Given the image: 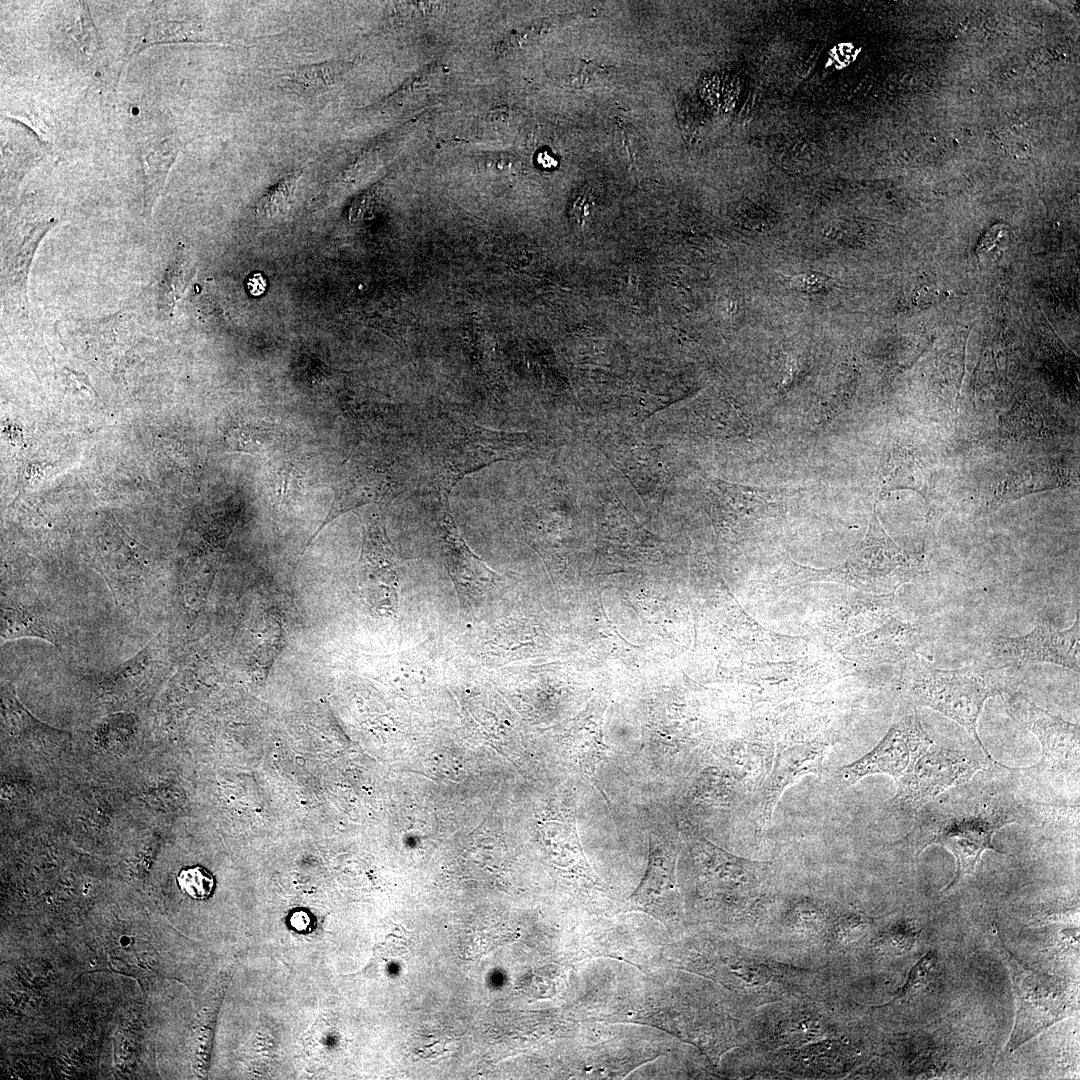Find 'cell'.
I'll return each mask as SVG.
<instances>
[{
  "instance_id": "cell-10",
  "label": "cell",
  "mask_w": 1080,
  "mask_h": 1080,
  "mask_svg": "<svg viewBox=\"0 0 1080 1080\" xmlns=\"http://www.w3.org/2000/svg\"><path fill=\"white\" fill-rule=\"evenodd\" d=\"M402 485L399 473L391 465L357 463L349 468L342 479L334 486V497L328 514L313 534L309 542L330 521L355 508L383 500L388 495L399 492Z\"/></svg>"
},
{
  "instance_id": "cell-16",
  "label": "cell",
  "mask_w": 1080,
  "mask_h": 1080,
  "mask_svg": "<svg viewBox=\"0 0 1080 1080\" xmlns=\"http://www.w3.org/2000/svg\"><path fill=\"white\" fill-rule=\"evenodd\" d=\"M339 73L333 63H319L301 66L287 77L292 87L305 94H316L332 86Z\"/></svg>"
},
{
  "instance_id": "cell-8",
  "label": "cell",
  "mask_w": 1080,
  "mask_h": 1080,
  "mask_svg": "<svg viewBox=\"0 0 1080 1080\" xmlns=\"http://www.w3.org/2000/svg\"><path fill=\"white\" fill-rule=\"evenodd\" d=\"M933 741L921 724L916 710L904 715L881 742L866 755L839 769L847 785L874 774H887L897 781L912 760Z\"/></svg>"
},
{
  "instance_id": "cell-11",
  "label": "cell",
  "mask_w": 1080,
  "mask_h": 1080,
  "mask_svg": "<svg viewBox=\"0 0 1080 1080\" xmlns=\"http://www.w3.org/2000/svg\"><path fill=\"white\" fill-rule=\"evenodd\" d=\"M439 530L444 560L457 592L469 599L484 596L496 583V573L469 549L448 506L443 509Z\"/></svg>"
},
{
  "instance_id": "cell-12",
  "label": "cell",
  "mask_w": 1080,
  "mask_h": 1080,
  "mask_svg": "<svg viewBox=\"0 0 1080 1080\" xmlns=\"http://www.w3.org/2000/svg\"><path fill=\"white\" fill-rule=\"evenodd\" d=\"M826 754V747L816 743L794 746L777 755L760 796L761 830L770 824L775 806L788 786L805 775L820 774Z\"/></svg>"
},
{
  "instance_id": "cell-19",
  "label": "cell",
  "mask_w": 1080,
  "mask_h": 1080,
  "mask_svg": "<svg viewBox=\"0 0 1080 1080\" xmlns=\"http://www.w3.org/2000/svg\"><path fill=\"white\" fill-rule=\"evenodd\" d=\"M177 883L185 894L196 900L207 899L215 886L213 876L200 866L181 870L177 876Z\"/></svg>"
},
{
  "instance_id": "cell-3",
  "label": "cell",
  "mask_w": 1080,
  "mask_h": 1080,
  "mask_svg": "<svg viewBox=\"0 0 1080 1080\" xmlns=\"http://www.w3.org/2000/svg\"><path fill=\"white\" fill-rule=\"evenodd\" d=\"M912 693L929 707L963 726L985 756L995 762L978 735V720L990 697L1001 694L994 673L985 667L937 669L922 665L912 682Z\"/></svg>"
},
{
  "instance_id": "cell-2",
  "label": "cell",
  "mask_w": 1080,
  "mask_h": 1080,
  "mask_svg": "<svg viewBox=\"0 0 1080 1080\" xmlns=\"http://www.w3.org/2000/svg\"><path fill=\"white\" fill-rule=\"evenodd\" d=\"M1000 952L1012 980L1016 1017L1006 1052L1012 1053L1045 1029L1078 1010L1076 984L1026 967L999 938Z\"/></svg>"
},
{
  "instance_id": "cell-5",
  "label": "cell",
  "mask_w": 1080,
  "mask_h": 1080,
  "mask_svg": "<svg viewBox=\"0 0 1080 1080\" xmlns=\"http://www.w3.org/2000/svg\"><path fill=\"white\" fill-rule=\"evenodd\" d=\"M984 762L973 754L930 744L910 763L896 781L892 799L895 806L915 810L951 787L967 782L983 768Z\"/></svg>"
},
{
  "instance_id": "cell-17",
  "label": "cell",
  "mask_w": 1080,
  "mask_h": 1080,
  "mask_svg": "<svg viewBox=\"0 0 1080 1080\" xmlns=\"http://www.w3.org/2000/svg\"><path fill=\"white\" fill-rule=\"evenodd\" d=\"M194 271L186 256L179 254L175 258L174 262L167 268L160 284V307L167 308V310L173 308L193 278Z\"/></svg>"
},
{
  "instance_id": "cell-13",
  "label": "cell",
  "mask_w": 1080,
  "mask_h": 1080,
  "mask_svg": "<svg viewBox=\"0 0 1080 1080\" xmlns=\"http://www.w3.org/2000/svg\"><path fill=\"white\" fill-rule=\"evenodd\" d=\"M674 861L673 851L663 839H651L649 867L633 895L638 906L664 915L674 896Z\"/></svg>"
},
{
  "instance_id": "cell-14",
  "label": "cell",
  "mask_w": 1080,
  "mask_h": 1080,
  "mask_svg": "<svg viewBox=\"0 0 1080 1080\" xmlns=\"http://www.w3.org/2000/svg\"><path fill=\"white\" fill-rule=\"evenodd\" d=\"M58 629L43 613L21 605L5 606L2 616V637L37 636L55 643Z\"/></svg>"
},
{
  "instance_id": "cell-23",
  "label": "cell",
  "mask_w": 1080,
  "mask_h": 1080,
  "mask_svg": "<svg viewBox=\"0 0 1080 1080\" xmlns=\"http://www.w3.org/2000/svg\"><path fill=\"white\" fill-rule=\"evenodd\" d=\"M266 287L265 280L260 274H255L248 281V288L253 295H260Z\"/></svg>"
},
{
  "instance_id": "cell-6",
  "label": "cell",
  "mask_w": 1080,
  "mask_h": 1080,
  "mask_svg": "<svg viewBox=\"0 0 1080 1080\" xmlns=\"http://www.w3.org/2000/svg\"><path fill=\"white\" fill-rule=\"evenodd\" d=\"M1011 717L1031 731L1041 745V759L1029 770L1069 773L1078 778L1079 725L1039 707L1026 696L1014 693L1006 700Z\"/></svg>"
},
{
  "instance_id": "cell-7",
  "label": "cell",
  "mask_w": 1080,
  "mask_h": 1080,
  "mask_svg": "<svg viewBox=\"0 0 1080 1080\" xmlns=\"http://www.w3.org/2000/svg\"><path fill=\"white\" fill-rule=\"evenodd\" d=\"M1079 651V612L1074 624L1068 629L1059 630L1042 621L1026 635L998 636L990 643V658L1003 666L1051 663L1079 672Z\"/></svg>"
},
{
  "instance_id": "cell-4",
  "label": "cell",
  "mask_w": 1080,
  "mask_h": 1080,
  "mask_svg": "<svg viewBox=\"0 0 1080 1080\" xmlns=\"http://www.w3.org/2000/svg\"><path fill=\"white\" fill-rule=\"evenodd\" d=\"M963 810H951L935 818L933 826H925L920 836L922 847L938 844L947 848L955 857L956 873L945 890L954 887L964 875L973 874L976 864L986 850H997L993 845L994 834L1012 817L995 802H969Z\"/></svg>"
},
{
  "instance_id": "cell-15",
  "label": "cell",
  "mask_w": 1080,
  "mask_h": 1080,
  "mask_svg": "<svg viewBox=\"0 0 1080 1080\" xmlns=\"http://www.w3.org/2000/svg\"><path fill=\"white\" fill-rule=\"evenodd\" d=\"M178 149L173 145L163 143L156 149L147 153L144 160L145 174V207L149 211L155 203L168 171L174 162Z\"/></svg>"
},
{
  "instance_id": "cell-21",
  "label": "cell",
  "mask_w": 1080,
  "mask_h": 1080,
  "mask_svg": "<svg viewBox=\"0 0 1080 1080\" xmlns=\"http://www.w3.org/2000/svg\"><path fill=\"white\" fill-rule=\"evenodd\" d=\"M832 282L829 276L821 273H804L789 278V284L793 289L800 291H817Z\"/></svg>"
},
{
  "instance_id": "cell-20",
  "label": "cell",
  "mask_w": 1080,
  "mask_h": 1080,
  "mask_svg": "<svg viewBox=\"0 0 1080 1080\" xmlns=\"http://www.w3.org/2000/svg\"><path fill=\"white\" fill-rule=\"evenodd\" d=\"M1010 241V230L1004 224L990 227L979 241L977 254L985 263L995 262L1006 250Z\"/></svg>"
},
{
  "instance_id": "cell-18",
  "label": "cell",
  "mask_w": 1080,
  "mask_h": 1080,
  "mask_svg": "<svg viewBox=\"0 0 1080 1080\" xmlns=\"http://www.w3.org/2000/svg\"><path fill=\"white\" fill-rule=\"evenodd\" d=\"M299 174L294 172L281 179L257 203L256 214L259 217L275 218L284 214L296 190Z\"/></svg>"
},
{
  "instance_id": "cell-9",
  "label": "cell",
  "mask_w": 1080,
  "mask_h": 1080,
  "mask_svg": "<svg viewBox=\"0 0 1080 1080\" xmlns=\"http://www.w3.org/2000/svg\"><path fill=\"white\" fill-rule=\"evenodd\" d=\"M358 581L366 603L380 615L392 616L398 604V570L394 552L376 517L366 522Z\"/></svg>"
},
{
  "instance_id": "cell-22",
  "label": "cell",
  "mask_w": 1080,
  "mask_h": 1080,
  "mask_svg": "<svg viewBox=\"0 0 1080 1080\" xmlns=\"http://www.w3.org/2000/svg\"><path fill=\"white\" fill-rule=\"evenodd\" d=\"M593 211V202L587 197L580 196L573 204L571 217L577 226L583 227L591 218Z\"/></svg>"
},
{
  "instance_id": "cell-1",
  "label": "cell",
  "mask_w": 1080,
  "mask_h": 1080,
  "mask_svg": "<svg viewBox=\"0 0 1080 1080\" xmlns=\"http://www.w3.org/2000/svg\"><path fill=\"white\" fill-rule=\"evenodd\" d=\"M521 443L518 434L483 428L464 419H444L436 423L427 438L431 487L446 500L461 478L511 458Z\"/></svg>"
}]
</instances>
